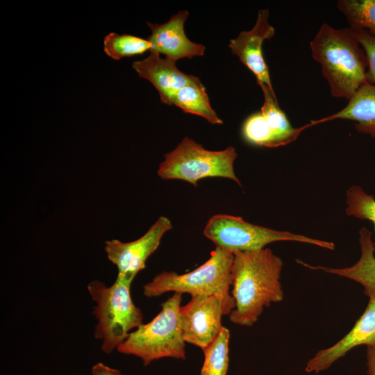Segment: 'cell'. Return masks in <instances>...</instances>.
I'll use <instances>...</instances> for the list:
<instances>
[{
	"label": "cell",
	"mask_w": 375,
	"mask_h": 375,
	"mask_svg": "<svg viewBox=\"0 0 375 375\" xmlns=\"http://www.w3.org/2000/svg\"><path fill=\"white\" fill-rule=\"evenodd\" d=\"M335 119L355 122L356 131L375 139V85L366 83L338 112L328 117L312 120L308 127Z\"/></svg>",
	"instance_id": "cell-15"
},
{
	"label": "cell",
	"mask_w": 375,
	"mask_h": 375,
	"mask_svg": "<svg viewBox=\"0 0 375 375\" xmlns=\"http://www.w3.org/2000/svg\"><path fill=\"white\" fill-rule=\"evenodd\" d=\"M188 15L189 12L183 10L172 15L165 23L147 22L151 32L147 38L151 44L150 51L162 54L174 62L203 56L206 47L191 41L185 33L184 24Z\"/></svg>",
	"instance_id": "cell-11"
},
{
	"label": "cell",
	"mask_w": 375,
	"mask_h": 375,
	"mask_svg": "<svg viewBox=\"0 0 375 375\" xmlns=\"http://www.w3.org/2000/svg\"><path fill=\"white\" fill-rule=\"evenodd\" d=\"M267 8L258 11L255 24L249 31H243L230 40L228 47L231 53L256 76L258 84L274 92L267 63L262 55V44L275 34V28L268 21Z\"/></svg>",
	"instance_id": "cell-10"
},
{
	"label": "cell",
	"mask_w": 375,
	"mask_h": 375,
	"mask_svg": "<svg viewBox=\"0 0 375 375\" xmlns=\"http://www.w3.org/2000/svg\"><path fill=\"white\" fill-rule=\"evenodd\" d=\"M170 103L184 112L205 118L212 124H223V121L212 109L205 87L201 81L187 85L178 90L172 97Z\"/></svg>",
	"instance_id": "cell-16"
},
{
	"label": "cell",
	"mask_w": 375,
	"mask_h": 375,
	"mask_svg": "<svg viewBox=\"0 0 375 375\" xmlns=\"http://www.w3.org/2000/svg\"><path fill=\"white\" fill-rule=\"evenodd\" d=\"M172 228L170 219L160 216L142 236L134 241H106L107 257L117 267L118 274L134 279L145 268L147 260L158 249L162 236Z\"/></svg>",
	"instance_id": "cell-9"
},
{
	"label": "cell",
	"mask_w": 375,
	"mask_h": 375,
	"mask_svg": "<svg viewBox=\"0 0 375 375\" xmlns=\"http://www.w3.org/2000/svg\"><path fill=\"white\" fill-rule=\"evenodd\" d=\"M367 375H375V346L367 349Z\"/></svg>",
	"instance_id": "cell-24"
},
{
	"label": "cell",
	"mask_w": 375,
	"mask_h": 375,
	"mask_svg": "<svg viewBox=\"0 0 375 375\" xmlns=\"http://www.w3.org/2000/svg\"><path fill=\"white\" fill-rule=\"evenodd\" d=\"M337 8L344 16L349 28L375 38V0H339Z\"/></svg>",
	"instance_id": "cell-17"
},
{
	"label": "cell",
	"mask_w": 375,
	"mask_h": 375,
	"mask_svg": "<svg viewBox=\"0 0 375 375\" xmlns=\"http://www.w3.org/2000/svg\"><path fill=\"white\" fill-rule=\"evenodd\" d=\"M360 345L375 346V299L369 303L351 331L331 347L319 351L306 363L307 373H319Z\"/></svg>",
	"instance_id": "cell-12"
},
{
	"label": "cell",
	"mask_w": 375,
	"mask_h": 375,
	"mask_svg": "<svg viewBox=\"0 0 375 375\" xmlns=\"http://www.w3.org/2000/svg\"><path fill=\"white\" fill-rule=\"evenodd\" d=\"M352 32L366 53L367 59V83L375 85V38L363 32L353 31Z\"/></svg>",
	"instance_id": "cell-22"
},
{
	"label": "cell",
	"mask_w": 375,
	"mask_h": 375,
	"mask_svg": "<svg viewBox=\"0 0 375 375\" xmlns=\"http://www.w3.org/2000/svg\"><path fill=\"white\" fill-rule=\"evenodd\" d=\"M346 213L349 216L366 219L374 226L375 245V198L361 187L353 185L347 192Z\"/></svg>",
	"instance_id": "cell-21"
},
{
	"label": "cell",
	"mask_w": 375,
	"mask_h": 375,
	"mask_svg": "<svg viewBox=\"0 0 375 375\" xmlns=\"http://www.w3.org/2000/svg\"><path fill=\"white\" fill-rule=\"evenodd\" d=\"M234 308L218 295L192 296L180 310L185 342L203 351L220 333L222 316L229 315Z\"/></svg>",
	"instance_id": "cell-8"
},
{
	"label": "cell",
	"mask_w": 375,
	"mask_h": 375,
	"mask_svg": "<svg viewBox=\"0 0 375 375\" xmlns=\"http://www.w3.org/2000/svg\"><path fill=\"white\" fill-rule=\"evenodd\" d=\"M92 375H124L119 370L113 369L103 362H97L92 367Z\"/></svg>",
	"instance_id": "cell-23"
},
{
	"label": "cell",
	"mask_w": 375,
	"mask_h": 375,
	"mask_svg": "<svg viewBox=\"0 0 375 375\" xmlns=\"http://www.w3.org/2000/svg\"><path fill=\"white\" fill-rule=\"evenodd\" d=\"M151 44L147 39L129 34L110 33L103 40V50L114 60L140 55L151 49Z\"/></svg>",
	"instance_id": "cell-19"
},
{
	"label": "cell",
	"mask_w": 375,
	"mask_h": 375,
	"mask_svg": "<svg viewBox=\"0 0 375 375\" xmlns=\"http://www.w3.org/2000/svg\"><path fill=\"white\" fill-rule=\"evenodd\" d=\"M237 157L233 147L210 151L185 137L174 149L164 156L157 172L164 180H181L195 187L199 181L208 177L229 178L241 186L233 167Z\"/></svg>",
	"instance_id": "cell-6"
},
{
	"label": "cell",
	"mask_w": 375,
	"mask_h": 375,
	"mask_svg": "<svg viewBox=\"0 0 375 375\" xmlns=\"http://www.w3.org/2000/svg\"><path fill=\"white\" fill-rule=\"evenodd\" d=\"M229 338L228 329L223 326L217 338L203 351L204 360L201 375H226L229 363Z\"/></svg>",
	"instance_id": "cell-18"
},
{
	"label": "cell",
	"mask_w": 375,
	"mask_h": 375,
	"mask_svg": "<svg viewBox=\"0 0 375 375\" xmlns=\"http://www.w3.org/2000/svg\"><path fill=\"white\" fill-rule=\"evenodd\" d=\"M234 253L216 247L208 260L197 269L183 274L162 272L143 287V294L155 297L168 292L192 296L218 295L235 306L231 294V269Z\"/></svg>",
	"instance_id": "cell-5"
},
{
	"label": "cell",
	"mask_w": 375,
	"mask_h": 375,
	"mask_svg": "<svg viewBox=\"0 0 375 375\" xmlns=\"http://www.w3.org/2000/svg\"><path fill=\"white\" fill-rule=\"evenodd\" d=\"M203 235L216 246L233 253L255 251L279 241H294L333 250V242L311 238L288 231H276L253 224L240 217L218 214L211 217Z\"/></svg>",
	"instance_id": "cell-7"
},
{
	"label": "cell",
	"mask_w": 375,
	"mask_h": 375,
	"mask_svg": "<svg viewBox=\"0 0 375 375\" xmlns=\"http://www.w3.org/2000/svg\"><path fill=\"white\" fill-rule=\"evenodd\" d=\"M360 256L352 266L344 268H331L312 266L301 260L297 262L312 269H320L325 272L351 279L364 288V293L369 299H375V245L372 233L367 228L359 231Z\"/></svg>",
	"instance_id": "cell-14"
},
{
	"label": "cell",
	"mask_w": 375,
	"mask_h": 375,
	"mask_svg": "<svg viewBox=\"0 0 375 375\" xmlns=\"http://www.w3.org/2000/svg\"><path fill=\"white\" fill-rule=\"evenodd\" d=\"M133 280L118 274L110 287L97 280L88 285L92 299L96 303L93 312L97 320L94 335L101 340V350L106 353L117 349L131 329L142 324L143 314L131 295Z\"/></svg>",
	"instance_id": "cell-3"
},
{
	"label": "cell",
	"mask_w": 375,
	"mask_h": 375,
	"mask_svg": "<svg viewBox=\"0 0 375 375\" xmlns=\"http://www.w3.org/2000/svg\"><path fill=\"white\" fill-rule=\"evenodd\" d=\"M242 136L249 144L274 148L272 128L260 111L250 115L242 126Z\"/></svg>",
	"instance_id": "cell-20"
},
{
	"label": "cell",
	"mask_w": 375,
	"mask_h": 375,
	"mask_svg": "<svg viewBox=\"0 0 375 375\" xmlns=\"http://www.w3.org/2000/svg\"><path fill=\"white\" fill-rule=\"evenodd\" d=\"M182 294H174L161 304L160 312L149 323L129 333L117 349L140 358L144 366L162 358H185V342L181 321Z\"/></svg>",
	"instance_id": "cell-4"
},
{
	"label": "cell",
	"mask_w": 375,
	"mask_h": 375,
	"mask_svg": "<svg viewBox=\"0 0 375 375\" xmlns=\"http://www.w3.org/2000/svg\"><path fill=\"white\" fill-rule=\"evenodd\" d=\"M283 260L267 248L236 252L231 269V295L235 308L229 320L251 326L264 308L283 299L280 282Z\"/></svg>",
	"instance_id": "cell-1"
},
{
	"label": "cell",
	"mask_w": 375,
	"mask_h": 375,
	"mask_svg": "<svg viewBox=\"0 0 375 375\" xmlns=\"http://www.w3.org/2000/svg\"><path fill=\"white\" fill-rule=\"evenodd\" d=\"M310 47L333 97L349 101L367 83L366 53L349 28L323 24Z\"/></svg>",
	"instance_id": "cell-2"
},
{
	"label": "cell",
	"mask_w": 375,
	"mask_h": 375,
	"mask_svg": "<svg viewBox=\"0 0 375 375\" xmlns=\"http://www.w3.org/2000/svg\"><path fill=\"white\" fill-rule=\"evenodd\" d=\"M132 67L140 77L152 83L158 92L160 101L167 105H171V98L178 90L201 81L195 76L182 72L176 67V62L162 58L155 52L150 51L147 58L134 61Z\"/></svg>",
	"instance_id": "cell-13"
}]
</instances>
